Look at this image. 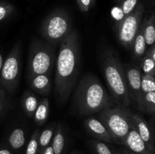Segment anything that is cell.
<instances>
[{
  "mask_svg": "<svg viewBox=\"0 0 155 154\" xmlns=\"http://www.w3.org/2000/svg\"><path fill=\"white\" fill-rule=\"evenodd\" d=\"M80 59L78 35L73 30L60 43L55 61V92L61 102H66L75 86Z\"/></svg>",
  "mask_w": 155,
  "mask_h": 154,
  "instance_id": "1",
  "label": "cell"
},
{
  "mask_svg": "<svg viewBox=\"0 0 155 154\" xmlns=\"http://www.w3.org/2000/svg\"><path fill=\"white\" fill-rule=\"evenodd\" d=\"M74 104L80 116H89L113 107L114 102L99 79L92 74H86L77 85Z\"/></svg>",
  "mask_w": 155,
  "mask_h": 154,
  "instance_id": "2",
  "label": "cell"
},
{
  "mask_svg": "<svg viewBox=\"0 0 155 154\" xmlns=\"http://www.w3.org/2000/svg\"><path fill=\"white\" fill-rule=\"evenodd\" d=\"M103 73L112 97L119 105L129 107L131 104L125 69L119 57L112 50L104 51L101 61Z\"/></svg>",
  "mask_w": 155,
  "mask_h": 154,
  "instance_id": "3",
  "label": "cell"
},
{
  "mask_svg": "<svg viewBox=\"0 0 155 154\" xmlns=\"http://www.w3.org/2000/svg\"><path fill=\"white\" fill-rule=\"evenodd\" d=\"M133 113L128 107L118 105L101 110L98 117L110 133L113 142L122 144L133 127Z\"/></svg>",
  "mask_w": 155,
  "mask_h": 154,
  "instance_id": "4",
  "label": "cell"
},
{
  "mask_svg": "<svg viewBox=\"0 0 155 154\" xmlns=\"http://www.w3.org/2000/svg\"><path fill=\"white\" fill-rule=\"evenodd\" d=\"M56 57L52 45L35 39L31 42L27 63V79L40 74L51 75Z\"/></svg>",
  "mask_w": 155,
  "mask_h": 154,
  "instance_id": "5",
  "label": "cell"
},
{
  "mask_svg": "<svg viewBox=\"0 0 155 154\" xmlns=\"http://www.w3.org/2000/svg\"><path fill=\"white\" fill-rule=\"evenodd\" d=\"M72 30L71 18L61 9L51 12L42 21L40 27L42 37L52 45L60 44Z\"/></svg>",
  "mask_w": 155,
  "mask_h": 154,
  "instance_id": "6",
  "label": "cell"
},
{
  "mask_svg": "<svg viewBox=\"0 0 155 154\" xmlns=\"http://www.w3.org/2000/svg\"><path fill=\"white\" fill-rule=\"evenodd\" d=\"M21 72V43L18 42L3 62L0 72V86L12 93L18 87Z\"/></svg>",
  "mask_w": 155,
  "mask_h": 154,
  "instance_id": "7",
  "label": "cell"
},
{
  "mask_svg": "<svg viewBox=\"0 0 155 154\" xmlns=\"http://www.w3.org/2000/svg\"><path fill=\"white\" fill-rule=\"evenodd\" d=\"M145 7L138 3L133 11L117 22L116 32L119 42L127 48H132L133 40L142 23Z\"/></svg>",
  "mask_w": 155,
  "mask_h": 154,
  "instance_id": "8",
  "label": "cell"
},
{
  "mask_svg": "<svg viewBox=\"0 0 155 154\" xmlns=\"http://www.w3.org/2000/svg\"><path fill=\"white\" fill-rule=\"evenodd\" d=\"M132 121L133 127L136 128L141 138L151 151L155 152L154 132L146 120L141 115L133 113Z\"/></svg>",
  "mask_w": 155,
  "mask_h": 154,
  "instance_id": "9",
  "label": "cell"
},
{
  "mask_svg": "<svg viewBox=\"0 0 155 154\" xmlns=\"http://www.w3.org/2000/svg\"><path fill=\"white\" fill-rule=\"evenodd\" d=\"M127 86L130 92V99L136 102L141 93V78L142 72L139 66H129L125 70Z\"/></svg>",
  "mask_w": 155,
  "mask_h": 154,
  "instance_id": "10",
  "label": "cell"
},
{
  "mask_svg": "<svg viewBox=\"0 0 155 154\" xmlns=\"http://www.w3.org/2000/svg\"><path fill=\"white\" fill-rule=\"evenodd\" d=\"M84 126L89 134L96 140L107 143H113V139L104 124L95 117L87 118L84 122Z\"/></svg>",
  "mask_w": 155,
  "mask_h": 154,
  "instance_id": "11",
  "label": "cell"
},
{
  "mask_svg": "<svg viewBox=\"0 0 155 154\" xmlns=\"http://www.w3.org/2000/svg\"><path fill=\"white\" fill-rule=\"evenodd\" d=\"M127 149L136 154H155L151 151L138 134L136 128L132 127L122 143Z\"/></svg>",
  "mask_w": 155,
  "mask_h": 154,
  "instance_id": "12",
  "label": "cell"
},
{
  "mask_svg": "<svg viewBox=\"0 0 155 154\" xmlns=\"http://www.w3.org/2000/svg\"><path fill=\"white\" fill-rule=\"evenodd\" d=\"M29 85L33 91L42 96H46L51 89V75L40 74L28 79Z\"/></svg>",
  "mask_w": 155,
  "mask_h": 154,
  "instance_id": "13",
  "label": "cell"
},
{
  "mask_svg": "<svg viewBox=\"0 0 155 154\" xmlns=\"http://www.w3.org/2000/svg\"><path fill=\"white\" fill-rule=\"evenodd\" d=\"M138 109L142 113L154 116L155 113V91L141 93L136 101Z\"/></svg>",
  "mask_w": 155,
  "mask_h": 154,
  "instance_id": "14",
  "label": "cell"
},
{
  "mask_svg": "<svg viewBox=\"0 0 155 154\" xmlns=\"http://www.w3.org/2000/svg\"><path fill=\"white\" fill-rule=\"evenodd\" d=\"M38 104L39 100L35 94L31 91H26L21 98V106L27 116L33 118Z\"/></svg>",
  "mask_w": 155,
  "mask_h": 154,
  "instance_id": "15",
  "label": "cell"
},
{
  "mask_svg": "<svg viewBox=\"0 0 155 154\" xmlns=\"http://www.w3.org/2000/svg\"><path fill=\"white\" fill-rule=\"evenodd\" d=\"M65 131L63 125L58 124L56 125L51 145L54 154H63L65 146Z\"/></svg>",
  "mask_w": 155,
  "mask_h": 154,
  "instance_id": "16",
  "label": "cell"
},
{
  "mask_svg": "<svg viewBox=\"0 0 155 154\" xmlns=\"http://www.w3.org/2000/svg\"><path fill=\"white\" fill-rule=\"evenodd\" d=\"M155 16L154 13L151 14L149 18H146L143 22L141 23L143 30L144 38L147 46L154 45L155 42Z\"/></svg>",
  "mask_w": 155,
  "mask_h": 154,
  "instance_id": "17",
  "label": "cell"
},
{
  "mask_svg": "<svg viewBox=\"0 0 155 154\" xmlns=\"http://www.w3.org/2000/svg\"><path fill=\"white\" fill-rule=\"evenodd\" d=\"M8 143L12 150H19L26 143L24 130L21 128H16L12 131L8 137Z\"/></svg>",
  "mask_w": 155,
  "mask_h": 154,
  "instance_id": "18",
  "label": "cell"
},
{
  "mask_svg": "<svg viewBox=\"0 0 155 154\" xmlns=\"http://www.w3.org/2000/svg\"><path fill=\"white\" fill-rule=\"evenodd\" d=\"M49 114V101L47 98H42L39 101L33 118L38 125H42L47 121Z\"/></svg>",
  "mask_w": 155,
  "mask_h": 154,
  "instance_id": "19",
  "label": "cell"
},
{
  "mask_svg": "<svg viewBox=\"0 0 155 154\" xmlns=\"http://www.w3.org/2000/svg\"><path fill=\"white\" fill-rule=\"evenodd\" d=\"M146 47L147 45L146 43H145V38H144L142 24H141L139 31H138L137 34H136V37L133 40V45H132L133 56H134L135 58H142L145 54Z\"/></svg>",
  "mask_w": 155,
  "mask_h": 154,
  "instance_id": "20",
  "label": "cell"
},
{
  "mask_svg": "<svg viewBox=\"0 0 155 154\" xmlns=\"http://www.w3.org/2000/svg\"><path fill=\"white\" fill-rule=\"evenodd\" d=\"M56 123H53L50 126L47 127L39 135V154L45 149L46 146L51 144L54 129L56 128Z\"/></svg>",
  "mask_w": 155,
  "mask_h": 154,
  "instance_id": "21",
  "label": "cell"
},
{
  "mask_svg": "<svg viewBox=\"0 0 155 154\" xmlns=\"http://www.w3.org/2000/svg\"><path fill=\"white\" fill-rule=\"evenodd\" d=\"M140 69L142 74H151L155 75V60L148 54H145L141 60Z\"/></svg>",
  "mask_w": 155,
  "mask_h": 154,
  "instance_id": "22",
  "label": "cell"
},
{
  "mask_svg": "<svg viewBox=\"0 0 155 154\" xmlns=\"http://www.w3.org/2000/svg\"><path fill=\"white\" fill-rule=\"evenodd\" d=\"M155 75L151 74H142L141 78V91L147 93L155 91Z\"/></svg>",
  "mask_w": 155,
  "mask_h": 154,
  "instance_id": "23",
  "label": "cell"
},
{
  "mask_svg": "<svg viewBox=\"0 0 155 154\" xmlns=\"http://www.w3.org/2000/svg\"><path fill=\"white\" fill-rule=\"evenodd\" d=\"M39 130H36L32 134L30 140L27 143L24 154H39Z\"/></svg>",
  "mask_w": 155,
  "mask_h": 154,
  "instance_id": "24",
  "label": "cell"
},
{
  "mask_svg": "<svg viewBox=\"0 0 155 154\" xmlns=\"http://www.w3.org/2000/svg\"><path fill=\"white\" fill-rule=\"evenodd\" d=\"M92 149L96 154H114V151L104 142L98 140H92L90 141Z\"/></svg>",
  "mask_w": 155,
  "mask_h": 154,
  "instance_id": "25",
  "label": "cell"
},
{
  "mask_svg": "<svg viewBox=\"0 0 155 154\" xmlns=\"http://www.w3.org/2000/svg\"><path fill=\"white\" fill-rule=\"evenodd\" d=\"M15 6L5 2H0V22L8 18L15 12Z\"/></svg>",
  "mask_w": 155,
  "mask_h": 154,
  "instance_id": "26",
  "label": "cell"
},
{
  "mask_svg": "<svg viewBox=\"0 0 155 154\" xmlns=\"http://www.w3.org/2000/svg\"><path fill=\"white\" fill-rule=\"evenodd\" d=\"M138 2H139V0H123L122 2L120 3V11L121 13H122V18L127 16V14L133 11L136 5L138 4Z\"/></svg>",
  "mask_w": 155,
  "mask_h": 154,
  "instance_id": "27",
  "label": "cell"
},
{
  "mask_svg": "<svg viewBox=\"0 0 155 154\" xmlns=\"http://www.w3.org/2000/svg\"><path fill=\"white\" fill-rule=\"evenodd\" d=\"M79 8L83 12L89 11V9L94 5L92 0H77Z\"/></svg>",
  "mask_w": 155,
  "mask_h": 154,
  "instance_id": "28",
  "label": "cell"
},
{
  "mask_svg": "<svg viewBox=\"0 0 155 154\" xmlns=\"http://www.w3.org/2000/svg\"><path fill=\"white\" fill-rule=\"evenodd\" d=\"M5 99H6L5 90L3 88H0V116H1L3 110H4L5 108Z\"/></svg>",
  "mask_w": 155,
  "mask_h": 154,
  "instance_id": "29",
  "label": "cell"
},
{
  "mask_svg": "<svg viewBox=\"0 0 155 154\" xmlns=\"http://www.w3.org/2000/svg\"><path fill=\"white\" fill-rule=\"evenodd\" d=\"M39 154H54L52 147H51V145L50 144L48 145V146H46V147H45Z\"/></svg>",
  "mask_w": 155,
  "mask_h": 154,
  "instance_id": "30",
  "label": "cell"
},
{
  "mask_svg": "<svg viewBox=\"0 0 155 154\" xmlns=\"http://www.w3.org/2000/svg\"><path fill=\"white\" fill-rule=\"evenodd\" d=\"M0 154H14L13 150L8 147L0 148Z\"/></svg>",
  "mask_w": 155,
  "mask_h": 154,
  "instance_id": "31",
  "label": "cell"
},
{
  "mask_svg": "<svg viewBox=\"0 0 155 154\" xmlns=\"http://www.w3.org/2000/svg\"><path fill=\"white\" fill-rule=\"evenodd\" d=\"M120 152L122 154H136V153H134V152L130 151L129 149H127V148H126V149H123L122 150L120 151Z\"/></svg>",
  "mask_w": 155,
  "mask_h": 154,
  "instance_id": "32",
  "label": "cell"
},
{
  "mask_svg": "<svg viewBox=\"0 0 155 154\" xmlns=\"http://www.w3.org/2000/svg\"><path fill=\"white\" fill-rule=\"evenodd\" d=\"M3 62H4V60H3V57H2V55L1 52H0V72H1V69H2V67Z\"/></svg>",
  "mask_w": 155,
  "mask_h": 154,
  "instance_id": "33",
  "label": "cell"
},
{
  "mask_svg": "<svg viewBox=\"0 0 155 154\" xmlns=\"http://www.w3.org/2000/svg\"><path fill=\"white\" fill-rule=\"evenodd\" d=\"M113 151L114 152V154H122L120 151H117V150H113Z\"/></svg>",
  "mask_w": 155,
  "mask_h": 154,
  "instance_id": "34",
  "label": "cell"
},
{
  "mask_svg": "<svg viewBox=\"0 0 155 154\" xmlns=\"http://www.w3.org/2000/svg\"><path fill=\"white\" fill-rule=\"evenodd\" d=\"M117 2H119V3H121L123 2V0H116Z\"/></svg>",
  "mask_w": 155,
  "mask_h": 154,
  "instance_id": "35",
  "label": "cell"
},
{
  "mask_svg": "<svg viewBox=\"0 0 155 154\" xmlns=\"http://www.w3.org/2000/svg\"><path fill=\"white\" fill-rule=\"evenodd\" d=\"M92 3H93L94 5H95V0H92Z\"/></svg>",
  "mask_w": 155,
  "mask_h": 154,
  "instance_id": "36",
  "label": "cell"
}]
</instances>
